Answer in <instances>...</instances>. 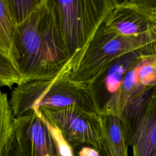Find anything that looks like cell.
<instances>
[{"label":"cell","instance_id":"7a4b0ae2","mask_svg":"<svg viewBox=\"0 0 156 156\" xmlns=\"http://www.w3.org/2000/svg\"><path fill=\"white\" fill-rule=\"evenodd\" d=\"M156 87V52L139 54L130 63L116 92L101 109V116L119 118L129 145L136 125Z\"/></svg>","mask_w":156,"mask_h":156},{"label":"cell","instance_id":"8fae6325","mask_svg":"<svg viewBox=\"0 0 156 156\" xmlns=\"http://www.w3.org/2000/svg\"><path fill=\"white\" fill-rule=\"evenodd\" d=\"M104 152L107 156H128L129 146L121 119L113 116H102Z\"/></svg>","mask_w":156,"mask_h":156},{"label":"cell","instance_id":"5b68a950","mask_svg":"<svg viewBox=\"0 0 156 156\" xmlns=\"http://www.w3.org/2000/svg\"><path fill=\"white\" fill-rule=\"evenodd\" d=\"M156 51V31L143 35L123 36L105 30L101 25L69 74L72 80L87 84L104 68L133 52Z\"/></svg>","mask_w":156,"mask_h":156},{"label":"cell","instance_id":"9a60e30c","mask_svg":"<svg viewBox=\"0 0 156 156\" xmlns=\"http://www.w3.org/2000/svg\"><path fill=\"white\" fill-rule=\"evenodd\" d=\"M17 26L24 22L37 9L42 0H8Z\"/></svg>","mask_w":156,"mask_h":156},{"label":"cell","instance_id":"30bf717a","mask_svg":"<svg viewBox=\"0 0 156 156\" xmlns=\"http://www.w3.org/2000/svg\"><path fill=\"white\" fill-rule=\"evenodd\" d=\"M130 146L133 156H156V87L138 121Z\"/></svg>","mask_w":156,"mask_h":156},{"label":"cell","instance_id":"e0dca14e","mask_svg":"<svg viewBox=\"0 0 156 156\" xmlns=\"http://www.w3.org/2000/svg\"><path fill=\"white\" fill-rule=\"evenodd\" d=\"M1 156H23L16 137L13 133L4 148Z\"/></svg>","mask_w":156,"mask_h":156},{"label":"cell","instance_id":"2e32d148","mask_svg":"<svg viewBox=\"0 0 156 156\" xmlns=\"http://www.w3.org/2000/svg\"><path fill=\"white\" fill-rule=\"evenodd\" d=\"M71 147L72 156H107L104 152L90 145H77Z\"/></svg>","mask_w":156,"mask_h":156},{"label":"cell","instance_id":"8992f818","mask_svg":"<svg viewBox=\"0 0 156 156\" xmlns=\"http://www.w3.org/2000/svg\"><path fill=\"white\" fill-rule=\"evenodd\" d=\"M13 133L23 156H72L61 132L39 109L15 118Z\"/></svg>","mask_w":156,"mask_h":156},{"label":"cell","instance_id":"9c48e42d","mask_svg":"<svg viewBox=\"0 0 156 156\" xmlns=\"http://www.w3.org/2000/svg\"><path fill=\"white\" fill-rule=\"evenodd\" d=\"M151 52L156 51L133 52L122 56L104 68L88 83L99 113L120 87L133 59L139 54Z\"/></svg>","mask_w":156,"mask_h":156},{"label":"cell","instance_id":"277c9868","mask_svg":"<svg viewBox=\"0 0 156 156\" xmlns=\"http://www.w3.org/2000/svg\"><path fill=\"white\" fill-rule=\"evenodd\" d=\"M54 2L61 34L73 68L112 10L113 0H54Z\"/></svg>","mask_w":156,"mask_h":156},{"label":"cell","instance_id":"5bb4252c","mask_svg":"<svg viewBox=\"0 0 156 156\" xmlns=\"http://www.w3.org/2000/svg\"><path fill=\"white\" fill-rule=\"evenodd\" d=\"M20 82V73L9 55L0 51V87L12 88Z\"/></svg>","mask_w":156,"mask_h":156},{"label":"cell","instance_id":"52a82bcc","mask_svg":"<svg viewBox=\"0 0 156 156\" xmlns=\"http://www.w3.org/2000/svg\"><path fill=\"white\" fill-rule=\"evenodd\" d=\"M39 110L59 130L71 147L90 145L104 152L103 121L98 113L76 105Z\"/></svg>","mask_w":156,"mask_h":156},{"label":"cell","instance_id":"6da1fadb","mask_svg":"<svg viewBox=\"0 0 156 156\" xmlns=\"http://www.w3.org/2000/svg\"><path fill=\"white\" fill-rule=\"evenodd\" d=\"M9 55L20 73V83L52 79L63 72L69 74L72 65L54 0H42L33 13L17 27Z\"/></svg>","mask_w":156,"mask_h":156},{"label":"cell","instance_id":"3957f363","mask_svg":"<svg viewBox=\"0 0 156 156\" xmlns=\"http://www.w3.org/2000/svg\"><path fill=\"white\" fill-rule=\"evenodd\" d=\"M9 102L14 118L35 109L60 108L71 105L99 113L88 85L72 80L66 72L52 79L32 80L16 85Z\"/></svg>","mask_w":156,"mask_h":156},{"label":"cell","instance_id":"4fadbf2b","mask_svg":"<svg viewBox=\"0 0 156 156\" xmlns=\"http://www.w3.org/2000/svg\"><path fill=\"white\" fill-rule=\"evenodd\" d=\"M14 119L9 99L0 88V156L13 134Z\"/></svg>","mask_w":156,"mask_h":156},{"label":"cell","instance_id":"ba28073f","mask_svg":"<svg viewBox=\"0 0 156 156\" xmlns=\"http://www.w3.org/2000/svg\"><path fill=\"white\" fill-rule=\"evenodd\" d=\"M107 32L137 37L156 31V0H113L102 24Z\"/></svg>","mask_w":156,"mask_h":156},{"label":"cell","instance_id":"7c38bea8","mask_svg":"<svg viewBox=\"0 0 156 156\" xmlns=\"http://www.w3.org/2000/svg\"><path fill=\"white\" fill-rule=\"evenodd\" d=\"M17 24L8 0H0V51L9 55Z\"/></svg>","mask_w":156,"mask_h":156}]
</instances>
